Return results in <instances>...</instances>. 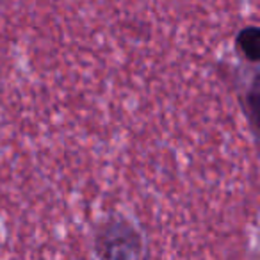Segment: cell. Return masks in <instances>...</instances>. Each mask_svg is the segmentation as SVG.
Segmentation results:
<instances>
[{
  "mask_svg": "<svg viewBox=\"0 0 260 260\" xmlns=\"http://www.w3.org/2000/svg\"><path fill=\"white\" fill-rule=\"evenodd\" d=\"M96 260H143L145 239L141 232L123 216L102 221L93 241Z\"/></svg>",
  "mask_w": 260,
  "mask_h": 260,
  "instance_id": "obj_1",
  "label": "cell"
},
{
  "mask_svg": "<svg viewBox=\"0 0 260 260\" xmlns=\"http://www.w3.org/2000/svg\"><path fill=\"white\" fill-rule=\"evenodd\" d=\"M260 29L256 25H248L244 29L239 30L237 38H235V47H237L239 54L249 62L258 61L260 54Z\"/></svg>",
  "mask_w": 260,
  "mask_h": 260,
  "instance_id": "obj_2",
  "label": "cell"
}]
</instances>
